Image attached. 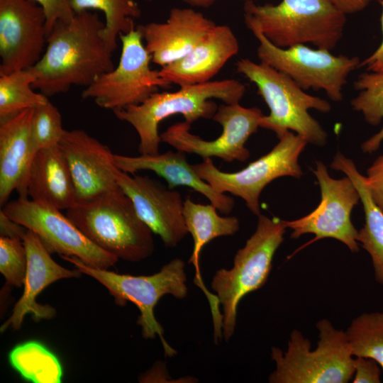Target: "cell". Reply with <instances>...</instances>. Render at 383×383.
Segmentation results:
<instances>
[{"label":"cell","instance_id":"cell-17","mask_svg":"<svg viewBox=\"0 0 383 383\" xmlns=\"http://www.w3.org/2000/svg\"><path fill=\"white\" fill-rule=\"evenodd\" d=\"M74 182L77 203L116 190L114 154L81 129L65 130L58 144Z\"/></svg>","mask_w":383,"mask_h":383},{"label":"cell","instance_id":"cell-9","mask_svg":"<svg viewBox=\"0 0 383 383\" xmlns=\"http://www.w3.org/2000/svg\"><path fill=\"white\" fill-rule=\"evenodd\" d=\"M266 155L235 172L218 169L211 158L192 165L198 175L217 192L231 194L243 199L255 215L260 214V195L274 179L284 176L300 178L303 174L299 157L307 142L299 135L288 131Z\"/></svg>","mask_w":383,"mask_h":383},{"label":"cell","instance_id":"cell-3","mask_svg":"<svg viewBox=\"0 0 383 383\" xmlns=\"http://www.w3.org/2000/svg\"><path fill=\"white\" fill-rule=\"evenodd\" d=\"M245 86L238 80L226 79L179 87L176 91L156 92L143 102L113 111L119 120L130 123L139 137L140 154L157 155L161 142L159 124L165 118L181 114L189 124L200 118H212L218 106L211 99L224 104H238Z\"/></svg>","mask_w":383,"mask_h":383},{"label":"cell","instance_id":"cell-25","mask_svg":"<svg viewBox=\"0 0 383 383\" xmlns=\"http://www.w3.org/2000/svg\"><path fill=\"white\" fill-rule=\"evenodd\" d=\"M331 166L333 170L344 172L358 191L365 223L357 233V240L371 257L376 282L383 285V212L372 199L365 176L358 172L352 160L338 152Z\"/></svg>","mask_w":383,"mask_h":383},{"label":"cell","instance_id":"cell-23","mask_svg":"<svg viewBox=\"0 0 383 383\" xmlns=\"http://www.w3.org/2000/svg\"><path fill=\"white\" fill-rule=\"evenodd\" d=\"M217 208L212 204L204 205L195 203L189 196L184 201L183 216L188 233L193 238L194 248L189 260L195 269L194 283L204 292L208 299L211 311L213 330L222 328V312L216 295L213 294L205 286L200 268L199 256L205 245L221 236L231 235L240 228V223L235 216H221Z\"/></svg>","mask_w":383,"mask_h":383},{"label":"cell","instance_id":"cell-34","mask_svg":"<svg viewBox=\"0 0 383 383\" xmlns=\"http://www.w3.org/2000/svg\"><path fill=\"white\" fill-rule=\"evenodd\" d=\"M355 372L353 383H379L380 369L379 364L373 359L355 357Z\"/></svg>","mask_w":383,"mask_h":383},{"label":"cell","instance_id":"cell-32","mask_svg":"<svg viewBox=\"0 0 383 383\" xmlns=\"http://www.w3.org/2000/svg\"><path fill=\"white\" fill-rule=\"evenodd\" d=\"M42 7L46 18L47 35L57 21L69 22L74 17L72 0H32Z\"/></svg>","mask_w":383,"mask_h":383},{"label":"cell","instance_id":"cell-12","mask_svg":"<svg viewBox=\"0 0 383 383\" xmlns=\"http://www.w3.org/2000/svg\"><path fill=\"white\" fill-rule=\"evenodd\" d=\"M1 210L12 220L33 231L43 245L60 256L75 257L91 267L108 270L118 259L91 240L60 209L18 197Z\"/></svg>","mask_w":383,"mask_h":383},{"label":"cell","instance_id":"cell-30","mask_svg":"<svg viewBox=\"0 0 383 383\" xmlns=\"http://www.w3.org/2000/svg\"><path fill=\"white\" fill-rule=\"evenodd\" d=\"M65 129L57 108L49 100L34 109L31 135L35 151L58 145Z\"/></svg>","mask_w":383,"mask_h":383},{"label":"cell","instance_id":"cell-6","mask_svg":"<svg viewBox=\"0 0 383 383\" xmlns=\"http://www.w3.org/2000/svg\"><path fill=\"white\" fill-rule=\"evenodd\" d=\"M257 216L256 230L236 252L233 267L216 271L211 283L222 308L223 338L227 342L235 329L240 301L265 284L274 255L287 228L279 218H270L261 213Z\"/></svg>","mask_w":383,"mask_h":383},{"label":"cell","instance_id":"cell-24","mask_svg":"<svg viewBox=\"0 0 383 383\" xmlns=\"http://www.w3.org/2000/svg\"><path fill=\"white\" fill-rule=\"evenodd\" d=\"M26 188L31 200L60 210H67L77 204L72 174L58 145L36 152L30 167Z\"/></svg>","mask_w":383,"mask_h":383},{"label":"cell","instance_id":"cell-11","mask_svg":"<svg viewBox=\"0 0 383 383\" xmlns=\"http://www.w3.org/2000/svg\"><path fill=\"white\" fill-rule=\"evenodd\" d=\"M250 30L259 43L260 62L285 74L304 90H323L332 101L343 99V87L349 74L359 67V57L335 55L331 50L303 44L279 48L257 29Z\"/></svg>","mask_w":383,"mask_h":383},{"label":"cell","instance_id":"cell-16","mask_svg":"<svg viewBox=\"0 0 383 383\" xmlns=\"http://www.w3.org/2000/svg\"><path fill=\"white\" fill-rule=\"evenodd\" d=\"M116 172V181L131 200L140 219L167 248L176 247L188 231L181 194L148 176Z\"/></svg>","mask_w":383,"mask_h":383},{"label":"cell","instance_id":"cell-15","mask_svg":"<svg viewBox=\"0 0 383 383\" xmlns=\"http://www.w3.org/2000/svg\"><path fill=\"white\" fill-rule=\"evenodd\" d=\"M46 18L32 0H0V74L28 69L47 44Z\"/></svg>","mask_w":383,"mask_h":383},{"label":"cell","instance_id":"cell-22","mask_svg":"<svg viewBox=\"0 0 383 383\" xmlns=\"http://www.w3.org/2000/svg\"><path fill=\"white\" fill-rule=\"evenodd\" d=\"M116 166L121 171L134 174L138 171L150 170L164 179L170 189L183 186L204 196L211 204L224 214H229L235 204L234 199L215 191L203 180L187 160L184 152L168 150L162 154H140L137 157L114 154Z\"/></svg>","mask_w":383,"mask_h":383},{"label":"cell","instance_id":"cell-27","mask_svg":"<svg viewBox=\"0 0 383 383\" xmlns=\"http://www.w3.org/2000/svg\"><path fill=\"white\" fill-rule=\"evenodd\" d=\"M359 91L350 101L353 109L360 112L372 126H377L383 119V72H365L354 82ZM383 142V126L376 134L362 144L364 152H375Z\"/></svg>","mask_w":383,"mask_h":383},{"label":"cell","instance_id":"cell-13","mask_svg":"<svg viewBox=\"0 0 383 383\" xmlns=\"http://www.w3.org/2000/svg\"><path fill=\"white\" fill-rule=\"evenodd\" d=\"M262 111L257 107L246 108L239 103L218 106L212 119L223 128L219 137L206 140L189 132L186 121L174 123L160 134L161 142L184 153L196 154L203 160L221 158L226 162L245 161L250 156L245 143L260 127Z\"/></svg>","mask_w":383,"mask_h":383},{"label":"cell","instance_id":"cell-21","mask_svg":"<svg viewBox=\"0 0 383 383\" xmlns=\"http://www.w3.org/2000/svg\"><path fill=\"white\" fill-rule=\"evenodd\" d=\"M239 51V43L227 25H216L184 57L160 68L161 77L179 87L205 83Z\"/></svg>","mask_w":383,"mask_h":383},{"label":"cell","instance_id":"cell-33","mask_svg":"<svg viewBox=\"0 0 383 383\" xmlns=\"http://www.w3.org/2000/svg\"><path fill=\"white\" fill-rule=\"evenodd\" d=\"M365 182L372 199L383 212V155L367 169Z\"/></svg>","mask_w":383,"mask_h":383},{"label":"cell","instance_id":"cell-19","mask_svg":"<svg viewBox=\"0 0 383 383\" xmlns=\"http://www.w3.org/2000/svg\"><path fill=\"white\" fill-rule=\"evenodd\" d=\"M216 24L192 9L172 8L164 23L140 24L152 62L164 67L188 54Z\"/></svg>","mask_w":383,"mask_h":383},{"label":"cell","instance_id":"cell-1","mask_svg":"<svg viewBox=\"0 0 383 383\" xmlns=\"http://www.w3.org/2000/svg\"><path fill=\"white\" fill-rule=\"evenodd\" d=\"M104 22L96 12L76 13L69 22L57 21L47 36L40 60L30 69L33 87L47 97L68 91L72 86H89L114 68L112 52L102 30Z\"/></svg>","mask_w":383,"mask_h":383},{"label":"cell","instance_id":"cell-14","mask_svg":"<svg viewBox=\"0 0 383 383\" xmlns=\"http://www.w3.org/2000/svg\"><path fill=\"white\" fill-rule=\"evenodd\" d=\"M313 172L321 189L320 204L304 217L284 221L286 227L292 230L291 238L296 239L304 234L313 233L314 240L326 238L336 239L351 252H358V231L350 218L353 207L360 200L358 191L348 176L340 179L332 178L321 161L316 162Z\"/></svg>","mask_w":383,"mask_h":383},{"label":"cell","instance_id":"cell-18","mask_svg":"<svg viewBox=\"0 0 383 383\" xmlns=\"http://www.w3.org/2000/svg\"><path fill=\"white\" fill-rule=\"evenodd\" d=\"M23 241L28 259L23 292L14 305L9 318L1 326V333L9 327L19 330L28 314H31L36 321L52 318L56 313L55 309L50 305L38 304L36 301L38 296L57 280L79 278L82 274L77 268L70 270L57 264L33 231L28 230Z\"/></svg>","mask_w":383,"mask_h":383},{"label":"cell","instance_id":"cell-38","mask_svg":"<svg viewBox=\"0 0 383 383\" xmlns=\"http://www.w3.org/2000/svg\"><path fill=\"white\" fill-rule=\"evenodd\" d=\"M143 1H151L152 0H143ZM182 1L192 6H199V7H203L205 9L210 7L216 1V0H182ZM245 1H248V0H245Z\"/></svg>","mask_w":383,"mask_h":383},{"label":"cell","instance_id":"cell-26","mask_svg":"<svg viewBox=\"0 0 383 383\" xmlns=\"http://www.w3.org/2000/svg\"><path fill=\"white\" fill-rule=\"evenodd\" d=\"M71 6L75 13L91 10L103 12L102 38L112 52L117 48L119 35L134 29L135 19L141 15L135 0H72Z\"/></svg>","mask_w":383,"mask_h":383},{"label":"cell","instance_id":"cell-20","mask_svg":"<svg viewBox=\"0 0 383 383\" xmlns=\"http://www.w3.org/2000/svg\"><path fill=\"white\" fill-rule=\"evenodd\" d=\"M34 109L0 119V205L15 190L28 198L27 181L36 152L31 135Z\"/></svg>","mask_w":383,"mask_h":383},{"label":"cell","instance_id":"cell-31","mask_svg":"<svg viewBox=\"0 0 383 383\" xmlns=\"http://www.w3.org/2000/svg\"><path fill=\"white\" fill-rule=\"evenodd\" d=\"M28 259L23 241L0 236V272L6 285L23 286Z\"/></svg>","mask_w":383,"mask_h":383},{"label":"cell","instance_id":"cell-37","mask_svg":"<svg viewBox=\"0 0 383 383\" xmlns=\"http://www.w3.org/2000/svg\"><path fill=\"white\" fill-rule=\"evenodd\" d=\"M345 14L355 13L365 9L372 0H330Z\"/></svg>","mask_w":383,"mask_h":383},{"label":"cell","instance_id":"cell-36","mask_svg":"<svg viewBox=\"0 0 383 383\" xmlns=\"http://www.w3.org/2000/svg\"><path fill=\"white\" fill-rule=\"evenodd\" d=\"M382 7L381 26L383 35V0L380 2ZM364 67L369 72H383V38L380 45L368 57L360 62L359 67Z\"/></svg>","mask_w":383,"mask_h":383},{"label":"cell","instance_id":"cell-5","mask_svg":"<svg viewBox=\"0 0 383 383\" xmlns=\"http://www.w3.org/2000/svg\"><path fill=\"white\" fill-rule=\"evenodd\" d=\"M235 65L238 73L256 85L270 109V114L261 118L260 127L274 132L278 138L292 131L307 143L325 144L327 133L309 110L327 113L331 110L327 101L306 93L289 77L260 62L242 58Z\"/></svg>","mask_w":383,"mask_h":383},{"label":"cell","instance_id":"cell-7","mask_svg":"<svg viewBox=\"0 0 383 383\" xmlns=\"http://www.w3.org/2000/svg\"><path fill=\"white\" fill-rule=\"evenodd\" d=\"M319 340L311 350V343L294 330L283 353L272 347L276 368L270 383H347L354 375V356L346 333L335 328L327 319L316 323Z\"/></svg>","mask_w":383,"mask_h":383},{"label":"cell","instance_id":"cell-10","mask_svg":"<svg viewBox=\"0 0 383 383\" xmlns=\"http://www.w3.org/2000/svg\"><path fill=\"white\" fill-rule=\"evenodd\" d=\"M121 52L116 67L97 77L82 92L84 99H92L99 107L112 111L137 105L170 84L159 70H152V57L136 27L121 34Z\"/></svg>","mask_w":383,"mask_h":383},{"label":"cell","instance_id":"cell-2","mask_svg":"<svg viewBox=\"0 0 383 383\" xmlns=\"http://www.w3.org/2000/svg\"><path fill=\"white\" fill-rule=\"evenodd\" d=\"M243 11L249 29H257L282 48L311 43L331 51L341 40L347 21V14L330 0H282L277 5L248 0Z\"/></svg>","mask_w":383,"mask_h":383},{"label":"cell","instance_id":"cell-35","mask_svg":"<svg viewBox=\"0 0 383 383\" xmlns=\"http://www.w3.org/2000/svg\"><path fill=\"white\" fill-rule=\"evenodd\" d=\"M28 229L0 211V235L3 237L23 240Z\"/></svg>","mask_w":383,"mask_h":383},{"label":"cell","instance_id":"cell-28","mask_svg":"<svg viewBox=\"0 0 383 383\" xmlns=\"http://www.w3.org/2000/svg\"><path fill=\"white\" fill-rule=\"evenodd\" d=\"M35 80L30 68L0 74V119L35 109L48 101L46 96L33 91Z\"/></svg>","mask_w":383,"mask_h":383},{"label":"cell","instance_id":"cell-29","mask_svg":"<svg viewBox=\"0 0 383 383\" xmlns=\"http://www.w3.org/2000/svg\"><path fill=\"white\" fill-rule=\"evenodd\" d=\"M354 357L374 360L383 370V311L363 313L345 331Z\"/></svg>","mask_w":383,"mask_h":383},{"label":"cell","instance_id":"cell-8","mask_svg":"<svg viewBox=\"0 0 383 383\" xmlns=\"http://www.w3.org/2000/svg\"><path fill=\"white\" fill-rule=\"evenodd\" d=\"M61 257L105 287L116 304L123 306L127 301L134 304L140 311L137 323L141 327L143 337L153 339L158 335L165 355L172 357L177 354L166 342L163 328L155 316L154 309L165 295L179 299L187 296V279L185 263L182 259H173L153 274L134 276L93 267L75 257Z\"/></svg>","mask_w":383,"mask_h":383},{"label":"cell","instance_id":"cell-4","mask_svg":"<svg viewBox=\"0 0 383 383\" xmlns=\"http://www.w3.org/2000/svg\"><path fill=\"white\" fill-rule=\"evenodd\" d=\"M66 211L89 240L118 259L138 262L154 252L153 233L121 187Z\"/></svg>","mask_w":383,"mask_h":383},{"label":"cell","instance_id":"cell-39","mask_svg":"<svg viewBox=\"0 0 383 383\" xmlns=\"http://www.w3.org/2000/svg\"><path fill=\"white\" fill-rule=\"evenodd\" d=\"M379 3H380L382 0H377Z\"/></svg>","mask_w":383,"mask_h":383}]
</instances>
